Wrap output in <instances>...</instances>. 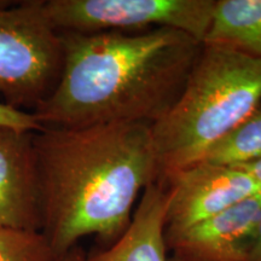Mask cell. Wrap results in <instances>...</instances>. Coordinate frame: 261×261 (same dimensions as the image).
<instances>
[{"mask_svg": "<svg viewBox=\"0 0 261 261\" xmlns=\"http://www.w3.org/2000/svg\"><path fill=\"white\" fill-rule=\"evenodd\" d=\"M238 168H242L244 171H247L257 182H259V185L261 187V160L252 163H248V165L238 166Z\"/></svg>", "mask_w": 261, "mask_h": 261, "instance_id": "15", "label": "cell"}, {"mask_svg": "<svg viewBox=\"0 0 261 261\" xmlns=\"http://www.w3.org/2000/svg\"><path fill=\"white\" fill-rule=\"evenodd\" d=\"M41 227L55 259L94 236L103 248L129 226L137 201L161 179L151 125L44 127L35 133Z\"/></svg>", "mask_w": 261, "mask_h": 261, "instance_id": "1", "label": "cell"}, {"mask_svg": "<svg viewBox=\"0 0 261 261\" xmlns=\"http://www.w3.org/2000/svg\"><path fill=\"white\" fill-rule=\"evenodd\" d=\"M261 221V192L184 230L166 232L168 261H249Z\"/></svg>", "mask_w": 261, "mask_h": 261, "instance_id": "7", "label": "cell"}, {"mask_svg": "<svg viewBox=\"0 0 261 261\" xmlns=\"http://www.w3.org/2000/svg\"><path fill=\"white\" fill-rule=\"evenodd\" d=\"M163 180L169 188L166 232L210 219L261 192L259 182L244 169L208 162L196 163Z\"/></svg>", "mask_w": 261, "mask_h": 261, "instance_id": "6", "label": "cell"}, {"mask_svg": "<svg viewBox=\"0 0 261 261\" xmlns=\"http://www.w3.org/2000/svg\"><path fill=\"white\" fill-rule=\"evenodd\" d=\"M259 160H261V106L215 143L200 162L238 167Z\"/></svg>", "mask_w": 261, "mask_h": 261, "instance_id": "11", "label": "cell"}, {"mask_svg": "<svg viewBox=\"0 0 261 261\" xmlns=\"http://www.w3.org/2000/svg\"><path fill=\"white\" fill-rule=\"evenodd\" d=\"M35 133L0 126V226L40 231Z\"/></svg>", "mask_w": 261, "mask_h": 261, "instance_id": "8", "label": "cell"}, {"mask_svg": "<svg viewBox=\"0 0 261 261\" xmlns=\"http://www.w3.org/2000/svg\"><path fill=\"white\" fill-rule=\"evenodd\" d=\"M167 181L160 179L140 196L129 226L115 243L94 250L85 261H168L166 214Z\"/></svg>", "mask_w": 261, "mask_h": 261, "instance_id": "9", "label": "cell"}, {"mask_svg": "<svg viewBox=\"0 0 261 261\" xmlns=\"http://www.w3.org/2000/svg\"><path fill=\"white\" fill-rule=\"evenodd\" d=\"M203 44L261 60V0H217Z\"/></svg>", "mask_w": 261, "mask_h": 261, "instance_id": "10", "label": "cell"}, {"mask_svg": "<svg viewBox=\"0 0 261 261\" xmlns=\"http://www.w3.org/2000/svg\"><path fill=\"white\" fill-rule=\"evenodd\" d=\"M261 106V60L203 44L180 96L151 125L161 179L194 166Z\"/></svg>", "mask_w": 261, "mask_h": 261, "instance_id": "3", "label": "cell"}, {"mask_svg": "<svg viewBox=\"0 0 261 261\" xmlns=\"http://www.w3.org/2000/svg\"><path fill=\"white\" fill-rule=\"evenodd\" d=\"M217 0H44L58 32H142L172 28L203 44Z\"/></svg>", "mask_w": 261, "mask_h": 261, "instance_id": "5", "label": "cell"}, {"mask_svg": "<svg viewBox=\"0 0 261 261\" xmlns=\"http://www.w3.org/2000/svg\"><path fill=\"white\" fill-rule=\"evenodd\" d=\"M249 261H261V221H260L259 228H257L255 243H254Z\"/></svg>", "mask_w": 261, "mask_h": 261, "instance_id": "16", "label": "cell"}, {"mask_svg": "<svg viewBox=\"0 0 261 261\" xmlns=\"http://www.w3.org/2000/svg\"><path fill=\"white\" fill-rule=\"evenodd\" d=\"M40 231L0 226V261H54Z\"/></svg>", "mask_w": 261, "mask_h": 261, "instance_id": "12", "label": "cell"}, {"mask_svg": "<svg viewBox=\"0 0 261 261\" xmlns=\"http://www.w3.org/2000/svg\"><path fill=\"white\" fill-rule=\"evenodd\" d=\"M62 65L61 33L51 24L44 0L0 3L2 102L33 112L55 90Z\"/></svg>", "mask_w": 261, "mask_h": 261, "instance_id": "4", "label": "cell"}, {"mask_svg": "<svg viewBox=\"0 0 261 261\" xmlns=\"http://www.w3.org/2000/svg\"><path fill=\"white\" fill-rule=\"evenodd\" d=\"M0 126L29 132H39L44 128L40 123H38L32 112L16 109L3 102H0Z\"/></svg>", "mask_w": 261, "mask_h": 261, "instance_id": "13", "label": "cell"}, {"mask_svg": "<svg viewBox=\"0 0 261 261\" xmlns=\"http://www.w3.org/2000/svg\"><path fill=\"white\" fill-rule=\"evenodd\" d=\"M85 257H86V253L80 246H76L68 253L56 257L54 261H85Z\"/></svg>", "mask_w": 261, "mask_h": 261, "instance_id": "14", "label": "cell"}, {"mask_svg": "<svg viewBox=\"0 0 261 261\" xmlns=\"http://www.w3.org/2000/svg\"><path fill=\"white\" fill-rule=\"evenodd\" d=\"M60 33V80L32 112L42 127L154 125L177 102L203 45L172 28Z\"/></svg>", "mask_w": 261, "mask_h": 261, "instance_id": "2", "label": "cell"}]
</instances>
